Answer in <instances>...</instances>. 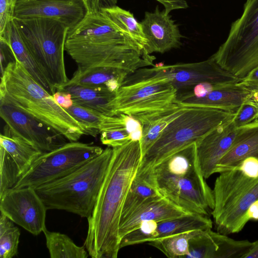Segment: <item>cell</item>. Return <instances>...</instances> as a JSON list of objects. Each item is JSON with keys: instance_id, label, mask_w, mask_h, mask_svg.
Wrapping results in <instances>:
<instances>
[{"instance_id": "1", "label": "cell", "mask_w": 258, "mask_h": 258, "mask_svg": "<svg viewBox=\"0 0 258 258\" xmlns=\"http://www.w3.org/2000/svg\"><path fill=\"white\" fill-rule=\"evenodd\" d=\"M108 169L91 216L84 246L93 258H116L123 205L142 159L140 141L112 148Z\"/></svg>"}, {"instance_id": "2", "label": "cell", "mask_w": 258, "mask_h": 258, "mask_svg": "<svg viewBox=\"0 0 258 258\" xmlns=\"http://www.w3.org/2000/svg\"><path fill=\"white\" fill-rule=\"evenodd\" d=\"M65 50L78 67H112L131 73L154 66L155 58L144 53L101 11L87 14L69 29Z\"/></svg>"}, {"instance_id": "3", "label": "cell", "mask_w": 258, "mask_h": 258, "mask_svg": "<svg viewBox=\"0 0 258 258\" xmlns=\"http://www.w3.org/2000/svg\"><path fill=\"white\" fill-rule=\"evenodd\" d=\"M0 98L51 127L70 142L89 135L86 127L58 105L17 59L1 75Z\"/></svg>"}, {"instance_id": "4", "label": "cell", "mask_w": 258, "mask_h": 258, "mask_svg": "<svg viewBox=\"0 0 258 258\" xmlns=\"http://www.w3.org/2000/svg\"><path fill=\"white\" fill-rule=\"evenodd\" d=\"M108 147L71 173L35 187L47 210H60L89 218L112 158Z\"/></svg>"}, {"instance_id": "5", "label": "cell", "mask_w": 258, "mask_h": 258, "mask_svg": "<svg viewBox=\"0 0 258 258\" xmlns=\"http://www.w3.org/2000/svg\"><path fill=\"white\" fill-rule=\"evenodd\" d=\"M177 91L155 64L129 75L115 93L111 106L115 115L124 113L142 123L154 114L176 107Z\"/></svg>"}, {"instance_id": "6", "label": "cell", "mask_w": 258, "mask_h": 258, "mask_svg": "<svg viewBox=\"0 0 258 258\" xmlns=\"http://www.w3.org/2000/svg\"><path fill=\"white\" fill-rule=\"evenodd\" d=\"M236 113L213 107H186L164 128L143 156L137 173L149 172L175 152L197 142L210 131L231 120Z\"/></svg>"}, {"instance_id": "7", "label": "cell", "mask_w": 258, "mask_h": 258, "mask_svg": "<svg viewBox=\"0 0 258 258\" xmlns=\"http://www.w3.org/2000/svg\"><path fill=\"white\" fill-rule=\"evenodd\" d=\"M31 54L51 85L57 90L66 83L64 52L69 28L47 18H13Z\"/></svg>"}, {"instance_id": "8", "label": "cell", "mask_w": 258, "mask_h": 258, "mask_svg": "<svg viewBox=\"0 0 258 258\" xmlns=\"http://www.w3.org/2000/svg\"><path fill=\"white\" fill-rule=\"evenodd\" d=\"M211 57L240 81L258 68V0H246L241 16Z\"/></svg>"}, {"instance_id": "9", "label": "cell", "mask_w": 258, "mask_h": 258, "mask_svg": "<svg viewBox=\"0 0 258 258\" xmlns=\"http://www.w3.org/2000/svg\"><path fill=\"white\" fill-rule=\"evenodd\" d=\"M103 150L77 141L67 143L40 155L13 188H35L60 178L99 155Z\"/></svg>"}, {"instance_id": "10", "label": "cell", "mask_w": 258, "mask_h": 258, "mask_svg": "<svg viewBox=\"0 0 258 258\" xmlns=\"http://www.w3.org/2000/svg\"><path fill=\"white\" fill-rule=\"evenodd\" d=\"M47 209L35 188L9 189L0 195V211L34 235L43 232Z\"/></svg>"}, {"instance_id": "11", "label": "cell", "mask_w": 258, "mask_h": 258, "mask_svg": "<svg viewBox=\"0 0 258 258\" xmlns=\"http://www.w3.org/2000/svg\"><path fill=\"white\" fill-rule=\"evenodd\" d=\"M0 116L12 132L43 153L67 143L62 134L2 98H0Z\"/></svg>"}, {"instance_id": "12", "label": "cell", "mask_w": 258, "mask_h": 258, "mask_svg": "<svg viewBox=\"0 0 258 258\" xmlns=\"http://www.w3.org/2000/svg\"><path fill=\"white\" fill-rule=\"evenodd\" d=\"M169 78L177 93L190 91L200 83H236L239 79L222 68L211 57L204 61L172 65L156 64Z\"/></svg>"}, {"instance_id": "13", "label": "cell", "mask_w": 258, "mask_h": 258, "mask_svg": "<svg viewBox=\"0 0 258 258\" xmlns=\"http://www.w3.org/2000/svg\"><path fill=\"white\" fill-rule=\"evenodd\" d=\"M82 0H20L14 18H47L57 20L69 29L76 26L86 15Z\"/></svg>"}, {"instance_id": "14", "label": "cell", "mask_w": 258, "mask_h": 258, "mask_svg": "<svg viewBox=\"0 0 258 258\" xmlns=\"http://www.w3.org/2000/svg\"><path fill=\"white\" fill-rule=\"evenodd\" d=\"M199 167L194 143L157 164L152 168L150 175L160 193L170 200L179 179Z\"/></svg>"}, {"instance_id": "15", "label": "cell", "mask_w": 258, "mask_h": 258, "mask_svg": "<svg viewBox=\"0 0 258 258\" xmlns=\"http://www.w3.org/2000/svg\"><path fill=\"white\" fill-rule=\"evenodd\" d=\"M140 23L147 41L144 50L146 54L163 53L182 45L184 36L178 26L169 14L164 10L161 11L158 6L152 12H146Z\"/></svg>"}, {"instance_id": "16", "label": "cell", "mask_w": 258, "mask_h": 258, "mask_svg": "<svg viewBox=\"0 0 258 258\" xmlns=\"http://www.w3.org/2000/svg\"><path fill=\"white\" fill-rule=\"evenodd\" d=\"M170 201L191 213L208 216L214 208L213 190L200 167L180 178Z\"/></svg>"}, {"instance_id": "17", "label": "cell", "mask_w": 258, "mask_h": 258, "mask_svg": "<svg viewBox=\"0 0 258 258\" xmlns=\"http://www.w3.org/2000/svg\"><path fill=\"white\" fill-rule=\"evenodd\" d=\"M232 119L213 129L196 143L198 164L205 179L217 173L218 162L233 144L238 129Z\"/></svg>"}, {"instance_id": "18", "label": "cell", "mask_w": 258, "mask_h": 258, "mask_svg": "<svg viewBox=\"0 0 258 258\" xmlns=\"http://www.w3.org/2000/svg\"><path fill=\"white\" fill-rule=\"evenodd\" d=\"M250 92L237 83L220 84L202 97H196L187 94H177L176 103L186 107L218 108L236 113Z\"/></svg>"}, {"instance_id": "19", "label": "cell", "mask_w": 258, "mask_h": 258, "mask_svg": "<svg viewBox=\"0 0 258 258\" xmlns=\"http://www.w3.org/2000/svg\"><path fill=\"white\" fill-rule=\"evenodd\" d=\"M220 173L213 190L215 204L211 214L214 220L258 180L247 175L236 165Z\"/></svg>"}, {"instance_id": "20", "label": "cell", "mask_w": 258, "mask_h": 258, "mask_svg": "<svg viewBox=\"0 0 258 258\" xmlns=\"http://www.w3.org/2000/svg\"><path fill=\"white\" fill-rule=\"evenodd\" d=\"M189 213H191L164 197L147 202L119 224L120 240L124 235L144 222L153 221L158 223Z\"/></svg>"}, {"instance_id": "21", "label": "cell", "mask_w": 258, "mask_h": 258, "mask_svg": "<svg viewBox=\"0 0 258 258\" xmlns=\"http://www.w3.org/2000/svg\"><path fill=\"white\" fill-rule=\"evenodd\" d=\"M131 74L126 70L116 68L78 67L73 77L63 85L105 87L115 93L125 79Z\"/></svg>"}, {"instance_id": "22", "label": "cell", "mask_w": 258, "mask_h": 258, "mask_svg": "<svg viewBox=\"0 0 258 258\" xmlns=\"http://www.w3.org/2000/svg\"><path fill=\"white\" fill-rule=\"evenodd\" d=\"M257 200L258 180L214 219L217 232L225 235L240 232L249 221L246 214L247 209Z\"/></svg>"}, {"instance_id": "23", "label": "cell", "mask_w": 258, "mask_h": 258, "mask_svg": "<svg viewBox=\"0 0 258 258\" xmlns=\"http://www.w3.org/2000/svg\"><path fill=\"white\" fill-rule=\"evenodd\" d=\"M237 129L231 147L217 164V173L228 170L246 157L258 158V124L245 125Z\"/></svg>"}, {"instance_id": "24", "label": "cell", "mask_w": 258, "mask_h": 258, "mask_svg": "<svg viewBox=\"0 0 258 258\" xmlns=\"http://www.w3.org/2000/svg\"><path fill=\"white\" fill-rule=\"evenodd\" d=\"M0 37L3 38L9 45L15 59L19 61L36 81L53 95L56 91V89L47 79L36 62L23 42L13 20L8 24L4 33L0 35Z\"/></svg>"}, {"instance_id": "25", "label": "cell", "mask_w": 258, "mask_h": 258, "mask_svg": "<svg viewBox=\"0 0 258 258\" xmlns=\"http://www.w3.org/2000/svg\"><path fill=\"white\" fill-rule=\"evenodd\" d=\"M56 91L70 93L74 103L76 104L105 115H115L111 103L115 97V93L107 88L62 85L57 89Z\"/></svg>"}, {"instance_id": "26", "label": "cell", "mask_w": 258, "mask_h": 258, "mask_svg": "<svg viewBox=\"0 0 258 258\" xmlns=\"http://www.w3.org/2000/svg\"><path fill=\"white\" fill-rule=\"evenodd\" d=\"M162 197L154 184L150 172L136 173L123 205L119 224L146 202Z\"/></svg>"}, {"instance_id": "27", "label": "cell", "mask_w": 258, "mask_h": 258, "mask_svg": "<svg viewBox=\"0 0 258 258\" xmlns=\"http://www.w3.org/2000/svg\"><path fill=\"white\" fill-rule=\"evenodd\" d=\"M0 147L3 148L17 165L21 177L43 153L6 125L0 135Z\"/></svg>"}, {"instance_id": "28", "label": "cell", "mask_w": 258, "mask_h": 258, "mask_svg": "<svg viewBox=\"0 0 258 258\" xmlns=\"http://www.w3.org/2000/svg\"><path fill=\"white\" fill-rule=\"evenodd\" d=\"M212 226L213 222L208 216L189 213L158 222L155 239L190 231L207 230Z\"/></svg>"}, {"instance_id": "29", "label": "cell", "mask_w": 258, "mask_h": 258, "mask_svg": "<svg viewBox=\"0 0 258 258\" xmlns=\"http://www.w3.org/2000/svg\"><path fill=\"white\" fill-rule=\"evenodd\" d=\"M100 11L144 51L147 43L146 39L141 23L137 21L131 12L116 5L102 8Z\"/></svg>"}, {"instance_id": "30", "label": "cell", "mask_w": 258, "mask_h": 258, "mask_svg": "<svg viewBox=\"0 0 258 258\" xmlns=\"http://www.w3.org/2000/svg\"><path fill=\"white\" fill-rule=\"evenodd\" d=\"M186 108V107L179 105L176 107L154 114L142 123V137L140 143L142 157L156 141L167 125L183 113Z\"/></svg>"}, {"instance_id": "31", "label": "cell", "mask_w": 258, "mask_h": 258, "mask_svg": "<svg viewBox=\"0 0 258 258\" xmlns=\"http://www.w3.org/2000/svg\"><path fill=\"white\" fill-rule=\"evenodd\" d=\"M46 244L51 258H87L89 254L84 245H77L67 235L44 229Z\"/></svg>"}, {"instance_id": "32", "label": "cell", "mask_w": 258, "mask_h": 258, "mask_svg": "<svg viewBox=\"0 0 258 258\" xmlns=\"http://www.w3.org/2000/svg\"><path fill=\"white\" fill-rule=\"evenodd\" d=\"M200 230H194L148 242L170 258L186 257L189 253L190 240Z\"/></svg>"}, {"instance_id": "33", "label": "cell", "mask_w": 258, "mask_h": 258, "mask_svg": "<svg viewBox=\"0 0 258 258\" xmlns=\"http://www.w3.org/2000/svg\"><path fill=\"white\" fill-rule=\"evenodd\" d=\"M210 232L218 246L215 258H244L253 245V242L236 240L211 229Z\"/></svg>"}, {"instance_id": "34", "label": "cell", "mask_w": 258, "mask_h": 258, "mask_svg": "<svg viewBox=\"0 0 258 258\" xmlns=\"http://www.w3.org/2000/svg\"><path fill=\"white\" fill-rule=\"evenodd\" d=\"M14 222L1 213L0 257L12 258L17 255L20 236L19 229Z\"/></svg>"}, {"instance_id": "35", "label": "cell", "mask_w": 258, "mask_h": 258, "mask_svg": "<svg viewBox=\"0 0 258 258\" xmlns=\"http://www.w3.org/2000/svg\"><path fill=\"white\" fill-rule=\"evenodd\" d=\"M199 230L190 240L187 258H215L218 246L210 230Z\"/></svg>"}, {"instance_id": "36", "label": "cell", "mask_w": 258, "mask_h": 258, "mask_svg": "<svg viewBox=\"0 0 258 258\" xmlns=\"http://www.w3.org/2000/svg\"><path fill=\"white\" fill-rule=\"evenodd\" d=\"M66 110L86 127L90 135L96 137L100 133L101 128L106 115L75 103Z\"/></svg>"}, {"instance_id": "37", "label": "cell", "mask_w": 258, "mask_h": 258, "mask_svg": "<svg viewBox=\"0 0 258 258\" xmlns=\"http://www.w3.org/2000/svg\"><path fill=\"white\" fill-rule=\"evenodd\" d=\"M20 177L14 161L5 150L0 147V195L12 188Z\"/></svg>"}, {"instance_id": "38", "label": "cell", "mask_w": 258, "mask_h": 258, "mask_svg": "<svg viewBox=\"0 0 258 258\" xmlns=\"http://www.w3.org/2000/svg\"><path fill=\"white\" fill-rule=\"evenodd\" d=\"M157 222L153 221L142 223L138 228L124 235L120 240L119 247L148 242L155 238Z\"/></svg>"}, {"instance_id": "39", "label": "cell", "mask_w": 258, "mask_h": 258, "mask_svg": "<svg viewBox=\"0 0 258 258\" xmlns=\"http://www.w3.org/2000/svg\"><path fill=\"white\" fill-rule=\"evenodd\" d=\"M119 120L114 126L100 133L101 143L109 147L121 146L131 141L126 128L123 114L119 113Z\"/></svg>"}, {"instance_id": "40", "label": "cell", "mask_w": 258, "mask_h": 258, "mask_svg": "<svg viewBox=\"0 0 258 258\" xmlns=\"http://www.w3.org/2000/svg\"><path fill=\"white\" fill-rule=\"evenodd\" d=\"M257 113L258 105L248 96L238 109L232 121L236 128H238L250 123Z\"/></svg>"}, {"instance_id": "41", "label": "cell", "mask_w": 258, "mask_h": 258, "mask_svg": "<svg viewBox=\"0 0 258 258\" xmlns=\"http://www.w3.org/2000/svg\"><path fill=\"white\" fill-rule=\"evenodd\" d=\"M20 0H0V35L12 21L17 4Z\"/></svg>"}, {"instance_id": "42", "label": "cell", "mask_w": 258, "mask_h": 258, "mask_svg": "<svg viewBox=\"0 0 258 258\" xmlns=\"http://www.w3.org/2000/svg\"><path fill=\"white\" fill-rule=\"evenodd\" d=\"M123 114L126 128L130 135L131 140L140 141L142 137V123L137 119L131 115L124 113Z\"/></svg>"}, {"instance_id": "43", "label": "cell", "mask_w": 258, "mask_h": 258, "mask_svg": "<svg viewBox=\"0 0 258 258\" xmlns=\"http://www.w3.org/2000/svg\"><path fill=\"white\" fill-rule=\"evenodd\" d=\"M236 166L248 176L258 178V158L253 156L246 157Z\"/></svg>"}, {"instance_id": "44", "label": "cell", "mask_w": 258, "mask_h": 258, "mask_svg": "<svg viewBox=\"0 0 258 258\" xmlns=\"http://www.w3.org/2000/svg\"><path fill=\"white\" fill-rule=\"evenodd\" d=\"M1 44V74L4 72L7 66L16 60L14 53L7 42L0 37Z\"/></svg>"}, {"instance_id": "45", "label": "cell", "mask_w": 258, "mask_h": 258, "mask_svg": "<svg viewBox=\"0 0 258 258\" xmlns=\"http://www.w3.org/2000/svg\"><path fill=\"white\" fill-rule=\"evenodd\" d=\"M237 84L250 92L258 91V68L251 71Z\"/></svg>"}, {"instance_id": "46", "label": "cell", "mask_w": 258, "mask_h": 258, "mask_svg": "<svg viewBox=\"0 0 258 258\" xmlns=\"http://www.w3.org/2000/svg\"><path fill=\"white\" fill-rule=\"evenodd\" d=\"M52 95L56 103L63 108L67 109L74 104L71 94L64 91H56Z\"/></svg>"}, {"instance_id": "47", "label": "cell", "mask_w": 258, "mask_h": 258, "mask_svg": "<svg viewBox=\"0 0 258 258\" xmlns=\"http://www.w3.org/2000/svg\"><path fill=\"white\" fill-rule=\"evenodd\" d=\"M164 7L165 12L169 13L175 10L186 9L188 7L187 0H156Z\"/></svg>"}, {"instance_id": "48", "label": "cell", "mask_w": 258, "mask_h": 258, "mask_svg": "<svg viewBox=\"0 0 258 258\" xmlns=\"http://www.w3.org/2000/svg\"><path fill=\"white\" fill-rule=\"evenodd\" d=\"M87 10V14H92L100 11L101 0H82Z\"/></svg>"}, {"instance_id": "49", "label": "cell", "mask_w": 258, "mask_h": 258, "mask_svg": "<svg viewBox=\"0 0 258 258\" xmlns=\"http://www.w3.org/2000/svg\"><path fill=\"white\" fill-rule=\"evenodd\" d=\"M246 214L248 220H258V200L253 202L248 207Z\"/></svg>"}, {"instance_id": "50", "label": "cell", "mask_w": 258, "mask_h": 258, "mask_svg": "<svg viewBox=\"0 0 258 258\" xmlns=\"http://www.w3.org/2000/svg\"><path fill=\"white\" fill-rule=\"evenodd\" d=\"M244 258H258V240L253 242V245Z\"/></svg>"}]
</instances>
